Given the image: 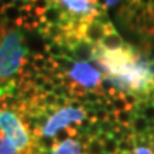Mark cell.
<instances>
[{"label":"cell","mask_w":154,"mask_h":154,"mask_svg":"<svg viewBox=\"0 0 154 154\" xmlns=\"http://www.w3.org/2000/svg\"><path fill=\"white\" fill-rule=\"evenodd\" d=\"M90 54L117 96L131 109L154 91V60L126 42L110 22H103L90 40Z\"/></svg>","instance_id":"1"},{"label":"cell","mask_w":154,"mask_h":154,"mask_svg":"<svg viewBox=\"0 0 154 154\" xmlns=\"http://www.w3.org/2000/svg\"><path fill=\"white\" fill-rule=\"evenodd\" d=\"M106 13L101 0H49L38 32L49 44L77 47L91 40Z\"/></svg>","instance_id":"2"},{"label":"cell","mask_w":154,"mask_h":154,"mask_svg":"<svg viewBox=\"0 0 154 154\" xmlns=\"http://www.w3.org/2000/svg\"><path fill=\"white\" fill-rule=\"evenodd\" d=\"M26 30L0 22V96L14 93L33 76L34 56Z\"/></svg>","instance_id":"3"},{"label":"cell","mask_w":154,"mask_h":154,"mask_svg":"<svg viewBox=\"0 0 154 154\" xmlns=\"http://www.w3.org/2000/svg\"><path fill=\"white\" fill-rule=\"evenodd\" d=\"M49 0H0V22L22 30H40Z\"/></svg>","instance_id":"4"},{"label":"cell","mask_w":154,"mask_h":154,"mask_svg":"<svg viewBox=\"0 0 154 154\" xmlns=\"http://www.w3.org/2000/svg\"><path fill=\"white\" fill-rule=\"evenodd\" d=\"M120 11L130 27L154 33V0H124Z\"/></svg>","instance_id":"5"},{"label":"cell","mask_w":154,"mask_h":154,"mask_svg":"<svg viewBox=\"0 0 154 154\" xmlns=\"http://www.w3.org/2000/svg\"><path fill=\"white\" fill-rule=\"evenodd\" d=\"M101 3H103V6H104V9L106 11H109L110 9H113V7H116V6H119L124 3V0H101Z\"/></svg>","instance_id":"6"}]
</instances>
